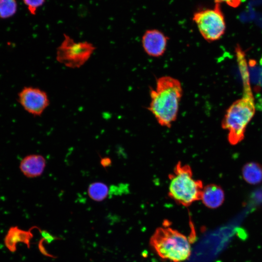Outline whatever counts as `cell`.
I'll list each match as a JSON object with an SVG mask.
<instances>
[{
	"label": "cell",
	"mask_w": 262,
	"mask_h": 262,
	"mask_svg": "<svg viewBox=\"0 0 262 262\" xmlns=\"http://www.w3.org/2000/svg\"><path fill=\"white\" fill-rule=\"evenodd\" d=\"M182 92L180 82L175 78L164 76L157 80L150 90L148 109L161 126L170 128L176 120Z\"/></svg>",
	"instance_id": "1"
},
{
	"label": "cell",
	"mask_w": 262,
	"mask_h": 262,
	"mask_svg": "<svg viewBox=\"0 0 262 262\" xmlns=\"http://www.w3.org/2000/svg\"><path fill=\"white\" fill-rule=\"evenodd\" d=\"M149 244L160 258L173 262L185 261L191 253L188 238L169 227L157 228L150 238Z\"/></svg>",
	"instance_id": "2"
},
{
	"label": "cell",
	"mask_w": 262,
	"mask_h": 262,
	"mask_svg": "<svg viewBox=\"0 0 262 262\" xmlns=\"http://www.w3.org/2000/svg\"><path fill=\"white\" fill-rule=\"evenodd\" d=\"M168 178V195L176 203L188 207L195 201L200 200L204 187L203 183L194 178L189 165L179 162Z\"/></svg>",
	"instance_id": "3"
},
{
	"label": "cell",
	"mask_w": 262,
	"mask_h": 262,
	"mask_svg": "<svg viewBox=\"0 0 262 262\" xmlns=\"http://www.w3.org/2000/svg\"><path fill=\"white\" fill-rule=\"evenodd\" d=\"M255 113L252 92L244 91L242 98L235 101L228 109L222 122V127L229 131L228 139L234 145L244 138L246 127Z\"/></svg>",
	"instance_id": "4"
},
{
	"label": "cell",
	"mask_w": 262,
	"mask_h": 262,
	"mask_svg": "<svg viewBox=\"0 0 262 262\" xmlns=\"http://www.w3.org/2000/svg\"><path fill=\"white\" fill-rule=\"evenodd\" d=\"M95 50L92 43L86 41H76L64 34L62 41L56 49V59L66 67L79 68L89 60Z\"/></svg>",
	"instance_id": "5"
},
{
	"label": "cell",
	"mask_w": 262,
	"mask_h": 262,
	"mask_svg": "<svg viewBox=\"0 0 262 262\" xmlns=\"http://www.w3.org/2000/svg\"><path fill=\"white\" fill-rule=\"evenodd\" d=\"M193 20L203 38L208 42L219 39L223 35L226 24L219 3L214 7L199 10L193 15Z\"/></svg>",
	"instance_id": "6"
},
{
	"label": "cell",
	"mask_w": 262,
	"mask_h": 262,
	"mask_svg": "<svg viewBox=\"0 0 262 262\" xmlns=\"http://www.w3.org/2000/svg\"><path fill=\"white\" fill-rule=\"evenodd\" d=\"M18 101L27 112L35 116H41L50 103L47 93L33 86L23 88L18 94Z\"/></svg>",
	"instance_id": "7"
},
{
	"label": "cell",
	"mask_w": 262,
	"mask_h": 262,
	"mask_svg": "<svg viewBox=\"0 0 262 262\" xmlns=\"http://www.w3.org/2000/svg\"><path fill=\"white\" fill-rule=\"evenodd\" d=\"M168 38L156 29L147 30L142 37V45L145 52L153 57H159L164 53Z\"/></svg>",
	"instance_id": "8"
},
{
	"label": "cell",
	"mask_w": 262,
	"mask_h": 262,
	"mask_svg": "<svg viewBox=\"0 0 262 262\" xmlns=\"http://www.w3.org/2000/svg\"><path fill=\"white\" fill-rule=\"evenodd\" d=\"M46 164V160L43 155L31 154L25 156L20 161L19 168L26 177L35 178L43 174Z\"/></svg>",
	"instance_id": "9"
},
{
	"label": "cell",
	"mask_w": 262,
	"mask_h": 262,
	"mask_svg": "<svg viewBox=\"0 0 262 262\" xmlns=\"http://www.w3.org/2000/svg\"><path fill=\"white\" fill-rule=\"evenodd\" d=\"M224 199V192L219 185L210 184L203 187L200 200L207 207L217 208L223 204Z\"/></svg>",
	"instance_id": "10"
},
{
	"label": "cell",
	"mask_w": 262,
	"mask_h": 262,
	"mask_svg": "<svg viewBox=\"0 0 262 262\" xmlns=\"http://www.w3.org/2000/svg\"><path fill=\"white\" fill-rule=\"evenodd\" d=\"M244 179L248 183L257 184L262 181V165L257 162L246 164L242 168Z\"/></svg>",
	"instance_id": "11"
},
{
	"label": "cell",
	"mask_w": 262,
	"mask_h": 262,
	"mask_svg": "<svg viewBox=\"0 0 262 262\" xmlns=\"http://www.w3.org/2000/svg\"><path fill=\"white\" fill-rule=\"evenodd\" d=\"M109 194L107 185L101 181L91 183L88 187L87 194L93 200L100 202L106 199Z\"/></svg>",
	"instance_id": "12"
},
{
	"label": "cell",
	"mask_w": 262,
	"mask_h": 262,
	"mask_svg": "<svg viewBox=\"0 0 262 262\" xmlns=\"http://www.w3.org/2000/svg\"><path fill=\"white\" fill-rule=\"evenodd\" d=\"M239 70L243 80L244 89H250V83L248 70L244 52L239 46L235 49Z\"/></svg>",
	"instance_id": "13"
},
{
	"label": "cell",
	"mask_w": 262,
	"mask_h": 262,
	"mask_svg": "<svg viewBox=\"0 0 262 262\" xmlns=\"http://www.w3.org/2000/svg\"><path fill=\"white\" fill-rule=\"evenodd\" d=\"M17 6L16 0H0V18L12 17L17 11Z\"/></svg>",
	"instance_id": "14"
},
{
	"label": "cell",
	"mask_w": 262,
	"mask_h": 262,
	"mask_svg": "<svg viewBox=\"0 0 262 262\" xmlns=\"http://www.w3.org/2000/svg\"><path fill=\"white\" fill-rule=\"evenodd\" d=\"M12 228L17 242L23 243L29 248L31 240L33 237L31 230H22L17 226H13Z\"/></svg>",
	"instance_id": "15"
},
{
	"label": "cell",
	"mask_w": 262,
	"mask_h": 262,
	"mask_svg": "<svg viewBox=\"0 0 262 262\" xmlns=\"http://www.w3.org/2000/svg\"><path fill=\"white\" fill-rule=\"evenodd\" d=\"M4 244L6 247L11 252H14L16 250V244L17 243L12 227L9 229L4 240Z\"/></svg>",
	"instance_id": "16"
},
{
	"label": "cell",
	"mask_w": 262,
	"mask_h": 262,
	"mask_svg": "<svg viewBox=\"0 0 262 262\" xmlns=\"http://www.w3.org/2000/svg\"><path fill=\"white\" fill-rule=\"evenodd\" d=\"M28 10L32 15H35L37 9L42 6L46 0H22Z\"/></svg>",
	"instance_id": "17"
},
{
	"label": "cell",
	"mask_w": 262,
	"mask_h": 262,
	"mask_svg": "<svg viewBox=\"0 0 262 262\" xmlns=\"http://www.w3.org/2000/svg\"><path fill=\"white\" fill-rule=\"evenodd\" d=\"M215 3L225 2L228 5L235 8L238 7L242 2V0H214Z\"/></svg>",
	"instance_id": "18"
},
{
	"label": "cell",
	"mask_w": 262,
	"mask_h": 262,
	"mask_svg": "<svg viewBox=\"0 0 262 262\" xmlns=\"http://www.w3.org/2000/svg\"><path fill=\"white\" fill-rule=\"evenodd\" d=\"M40 231L43 238V239L47 243H51L53 240L57 239L56 237L53 236L46 230H41Z\"/></svg>",
	"instance_id": "19"
},
{
	"label": "cell",
	"mask_w": 262,
	"mask_h": 262,
	"mask_svg": "<svg viewBox=\"0 0 262 262\" xmlns=\"http://www.w3.org/2000/svg\"><path fill=\"white\" fill-rule=\"evenodd\" d=\"M111 160L108 157H104L100 160V164L104 167H107L111 164Z\"/></svg>",
	"instance_id": "20"
},
{
	"label": "cell",
	"mask_w": 262,
	"mask_h": 262,
	"mask_svg": "<svg viewBox=\"0 0 262 262\" xmlns=\"http://www.w3.org/2000/svg\"><path fill=\"white\" fill-rule=\"evenodd\" d=\"M260 63H261V66H262V59H261V60ZM261 74H262L261 78H262V71Z\"/></svg>",
	"instance_id": "21"
},
{
	"label": "cell",
	"mask_w": 262,
	"mask_h": 262,
	"mask_svg": "<svg viewBox=\"0 0 262 262\" xmlns=\"http://www.w3.org/2000/svg\"><path fill=\"white\" fill-rule=\"evenodd\" d=\"M261 106H262V101H261Z\"/></svg>",
	"instance_id": "22"
}]
</instances>
